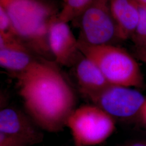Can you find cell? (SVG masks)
<instances>
[{"instance_id":"6da1fadb","label":"cell","mask_w":146,"mask_h":146,"mask_svg":"<svg viewBox=\"0 0 146 146\" xmlns=\"http://www.w3.org/2000/svg\"><path fill=\"white\" fill-rule=\"evenodd\" d=\"M27 114L42 131L58 133L75 110L76 96L54 61L41 58L15 76Z\"/></svg>"},{"instance_id":"7a4b0ae2","label":"cell","mask_w":146,"mask_h":146,"mask_svg":"<svg viewBox=\"0 0 146 146\" xmlns=\"http://www.w3.org/2000/svg\"><path fill=\"white\" fill-rule=\"evenodd\" d=\"M0 5L9 16L16 36L37 56L54 61L48 42L49 27L59 12L54 5L45 0H0Z\"/></svg>"},{"instance_id":"3957f363","label":"cell","mask_w":146,"mask_h":146,"mask_svg":"<svg viewBox=\"0 0 146 146\" xmlns=\"http://www.w3.org/2000/svg\"><path fill=\"white\" fill-rule=\"evenodd\" d=\"M78 49L99 68L110 84L140 88L144 78L135 58L114 44L91 46L78 41Z\"/></svg>"},{"instance_id":"277c9868","label":"cell","mask_w":146,"mask_h":146,"mask_svg":"<svg viewBox=\"0 0 146 146\" xmlns=\"http://www.w3.org/2000/svg\"><path fill=\"white\" fill-rule=\"evenodd\" d=\"M75 146L98 145L115 129V120L96 105H84L74 110L66 122Z\"/></svg>"},{"instance_id":"5b68a950","label":"cell","mask_w":146,"mask_h":146,"mask_svg":"<svg viewBox=\"0 0 146 146\" xmlns=\"http://www.w3.org/2000/svg\"><path fill=\"white\" fill-rule=\"evenodd\" d=\"M73 22L80 30L78 41L102 46L121 41L110 0H93Z\"/></svg>"},{"instance_id":"8992f818","label":"cell","mask_w":146,"mask_h":146,"mask_svg":"<svg viewBox=\"0 0 146 146\" xmlns=\"http://www.w3.org/2000/svg\"><path fill=\"white\" fill-rule=\"evenodd\" d=\"M146 99L136 88L113 84L89 99L114 120L140 116Z\"/></svg>"},{"instance_id":"52a82bcc","label":"cell","mask_w":146,"mask_h":146,"mask_svg":"<svg viewBox=\"0 0 146 146\" xmlns=\"http://www.w3.org/2000/svg\"><path fill=\"white\" fill-rule=\"evenodd\" d=\"M48 42L54 61L58 65L74 66L82 55L78 49V40L68 23L58 21L57 17L49 27Z\"/></svg>"},{"instance_id":"ba28073f","label":"cell","mask_w":146,"mask_h":146,"mask_svg":"<svg viewBox=\"0 0 146 146\" xmlns=\"http://www.w3.org/2000/svg\"><path fill=\"white\" fill-rule=\"evenodd\" d=\"M42 131L29 115L20 110L12 107L1 110V133L15 136L31 146L42 142Z\"/></svg>"},{"instance_id":"9c48e42d","label":"cell","mask_w":146,"mask_h":146,"mask_svg":"<svg viewBox=\"0 0 146 146\" xmlns=\"http://www.w3.org/2000/svg\"><path fill=\"white\" fill-rule=\"evenodd\" d=\"M73 67L80 91L89 99L110 84L99 68L82 54Z\"/></svg>"},{"instance_id":"30bf717a","label":"cell","mask_w":146,"mask_h":146,"mask_svg":"<svg viewBox=\"0 0 146 146\" xmlns=\"http://www.w3.org/2000/svg\"><path fill=\"white\" fill-rule=\"evenodd\" d=\"M112 15L121 41L131 38L139 16L138 4L134 0H110Z\"/></svg>"},{"instance_id":"8fae6325","label":"cell","mask_w":146,"mask_h":146,"mask_svg":"<svg viewBox=\"0 0 146 146\" xmlns=\"http://www.w3.org/2000/svg\"><path fill=\"white\" fill-rule=\"evenodd\" d=\"M42 58L26 46L0 49V65L15 77L25 73Z\"/></svg>"},{"instance_id":"7c38bea8","label":"cell","mask_w":146,"mask_h":146,"mask_svg":"<svg viewBox=\"0 0 146 146\" xmlns=\"http://www.w3.org/2000/svg\"><path fill=\"white\" fill-rule=\"evenodd\" d=\"M93 0H63L62 9L57 16L58 21L68 23L75 20Z\"/></svg>"},{"instance_id":"4fadbf2b","label":"cell","mask_w":146,"mask_h":146,"mask_svg":"<svg viewBox=\"0 0 146 146\" xmlns=\"http://www.w3.org/2000/svg\"><path fill=\"white\" fill-rule=\"evenodd\" d=\"M138 7L139 20L131 37L134 47H141L146 45V8L139 4Z\"/></svg>"},{"instance_id":"5bb4252c","label":"cell","mask_w":146,"mask_h":146,"mask_svg":"<svg viewBox=\"0 0 146 146\" xmlns=\"http://www.w3.org/2000/svg\"><path fill=\"white\" fill-rule=\"evenodd\" d=\"M0 34L15 36L11 18L5 9L0 5Z\"/></svg>"},{"instance_id":"9a60e30c","label":"cell","mask_w":146,"mask_h":146,"mask_svg":"<svg viewBox=\"0 0 146 146\" xmlns=\"http://www.w3.org/2000/svg\"><path fill=\"white\" fill-rule=\"evenodd\" d=\"M0 146H29L15 136L0 132Z\"/></svg>"},{"instance_id":"2e32d148","label":"cell","mask_w":146,"mask_h":146,"mask_svg":"<svg viewBox=\"0 0 146 146\" xmlns=\"http://www.w3.org/2000/svg\"><path fill=\"white\" fill-rule=\"evenodd\" d=\"M134 52L136 58L146 64V45L141 47H134Z\"/></svg>"},{"instance_id":"e0dca14e","label":"cell","mask_w":146,"mask_h":146,"mask_svg":"<svg viewBox=\"0 0 146 146\" xmlns=\"http://www.w3.org/2000/svg\"><path fill=\"white\" fill-rule=\"evenodd\" d=\"M125 146H146V141H138L131 142Z\"/></svg>"},{"instance_id":"ac0fdd59","label":"cell","mask_w":146,"mask_h":146,"mask_svg":"<svg viewBox=\"0 0 146 146\" xmlns=\"http://www.w3.org/2000/svg\"><path fill=\"white\" fill-rule=\"evenodd\" d=\"M140 117L146 123V99L144 105H143V107L142 108V111H141Z\"/></svg>"},{"instance_id":"d6986e66","label":"cell","mask_w":146,"mask_h":146,"mask_svg":"<svg viewBox=\"0 0 146 146\" xmlns=\"http://www.w3.org/2000/svg\"><path fill=\"white\" fill-rule=\"evenodd\" d=\"M139 5H142L146 8V0H134Z\"/></svg>"}]
</instances>
